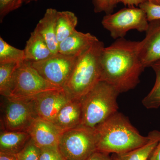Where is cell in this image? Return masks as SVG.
Segmentation results:
<instances>
[{
    "mask_svg": "<svg viewBox=\"0 0 160 160\" xmlns=\"http://www.w3.org/2000/svg\"><path fill=\"white\" fill-rule=\"evenodd\" d=\"M149 160H154V157H153V154L152 155L151 158H150Z\"/></svg>",
    "mask_w": 160,
    "mask_h": 160,
    "instance_id": "35",
    "label": "cell"
},
{
    "mask_svg": "<svg viewBox=\"0 0 160 160\" xmlns=\"http://www.w3.org/2000/svg\"><path fill=\"white\" fill-rule=\"evenodd\" d=\"M110 9L112 10L117 4L120 2V0H106Z\"/></svg>",
    "mask_w": 160,
    "mask_h": 160,
    "instance_id": "32",
    "label": "cell"
},
{
    "mask_svg": "<svg viewBox=\"0 0 160 160\" xmlns=\"http://www.w3.org/2000/svg\"><path fill=\"white\" fill-rule=\"evenodd\" d=\"M139 7L145 12L149 22L160 20V5L147 1L140 4Z\"/></svg>",
    "mask_w": 160,
    "mask_h": 160,
    "instance_id": "25",
    "label": "cell"
},
{
    "mask_svg": "<svg viewBox=\"0 0 160 160\" xmlns=\"http://www.w3.org/2000/svg\"><path fill=\"white\" fill-rule=\"evenodd\" d=\"M58 147L66 160H86L97 151L95 130L81 125L64 132Z\"/></svg>",
    "mask_w": 160,
    "mask_h": 160,
    "instance_id": "5",
    "label": "cell"
},
{
    "mask_svg": "<svg viewBox=\"0 0 160 160\" xmlns=\"http://www.w3.org/2000/svg\"><path fill=\"white\" fill-rule=\"evenodd\" d=\"M15 155L18 160H40L41 149L30 138L25 147Z\"/></svg>",
    "mask_w": 160,
    "mask_h": 160,
    "instance_id": "23",
    "label": "cell"
},
{
    "mask_svg": "<svg viewBox=\"0 0 160 160\" xmlns=\"http://www.w3.org/2000/svg\"><path fill=\"white\" fill-rule=\"evenodd\" d=\"M119 93L108 83L100 81L80 99L82 126L95 129L118 112Z\"/></svg>",
    "mask_w": 160,
    "mask_h": 160,
    "instance_id": "4",
    "label": "cell"
},
{
    "mask_svg": "<svg viewBox=\"0 0 160 160\" xmlns=\"http://www.w3.org/2000/svg\"><path fill=\"white\" fill-rule=\"evenodd\" d=\"M0 160H18L15 155L0 152Z\"/></svg>",
    "mask_w": 160,
    "mask_h": 160,
    "instance_id": "30",
    "label": "cell"
},
{
    "mask_svg": "<svg viewBox=\"0 0 160 160\" xmlns=\"http://www.w3.org/2000/svg\"><path fill=\"white\" fill-rule=\"evenodd\" d=\"M79 56L58 53L43 61L29 62L46 81L63 89Z\"/></svg>",
    "mask_w": 160,
    "mask_h": 160,
    "instance_id": "9",
    "label": "cell"
},
{
    "mask_svg": "<svg viewBox=\"0 0 160 160\" xmlns=\"http://www.w3.org/2000/svg\"><path fill=\"white\" fill-rule=\"evenodd\" d=\"M25 0H0V22L11 12L19 8Z\"/></svg>",
    "mask_w": 160,
    "mask_h": 160,
    "instance_id": "24",
    "label": "cell"
},
{
    "mask_svg": "<svg viewBox=\"0 0 160 160\" xmlns=\"http://www.w3.org/2000/svg\"><path fill=\"white\" fill-rule=\"evenodd\" d=\"M151 138L144 146L128 152L113 154V160H149L160 142V132H151Z\"/></svg>",
    "mask_w": 160,
    "mask_h": 160,
    "instance_id": "18",
    "label": "cell"
},
{
    "mask_svg": "<svg viewBox=\"0 0 160 160\" xmlns=\"http://www.w3.org/2000/svg\"><path fill=\"white\" fill-rule=\"evenodd\" d=\"M2 97L3 129L11 131H26L38 118L32 98Z\"/></svg>",
    "mask_w": 160,
    "mask_h": 160,
    "instance_id": "7",
    "label": "cell"
},
{
    "mask_svg": "<svg viewBox=\"0 0 160 160\" xmlns=\"http://www.w3.org/2000/svg\"><path fill=\"white\" fill-rule=\"evenodd\" d=\"M31 98L38 117L52 122L70 100L62 88L45 92Z\"/></svg>",
    "mask_w": 160,
    "mask_h": 160,
    "instance_id": "10",
    "label": "cell"
},
{
    "mask_svg": "<svg viewBox=\"0 0 160 160\" xmlns=\"http://www.w3.org/2000/svg\"><path fill=\"white\" fill-rule=\"evenodd\" d=\"M148 0H120V2L129 7L139 6L140 4L147 2Z\"/></svg>",
    "mask_w": 160,
    "mask_h": 160,
    "instance_id": "29",
    "label": "cell"
},
{
    "mask_svg": "<svg viewBox=\"0 0 160 160\" xmlns=\"http://www.w3.org/2000/svg\"><path fill=\"white\" fill-rule=\"evenodd\" d=\"M40 149V160H66L57 146L44 147Z\"/></svg>",
    "mask_w": 160,
    "mask_h": 160,
    "instance_id": "26",
    "label": "cell"
},
{
    "mask_svg": "<svg viewBox=\"0 0 160 160\" xmlns=\"http://www.w3.org/2000/svg\"><path fill=\"white\" fill-rule=\"evenodd\" d=\"M30 139V136L27 132L3 130L0 134V152L17 154L25 147Z\"/></svg>",
    "mask_w": 160,
    "mask_h": 160,
    "instance_id": "17",
    "label": "cell"
},
{
    "mask_svg": "<svg viewBox=\"0 0 160 160\" xmlns=\"http://www.w3.org/2000/svg\"><path fill=\"white\" fill-rule=\"evenodd\" d=\"M38 1V0H25V3H26V4H28V3L30 2H32V1Z\"/></svg>",
    "mask_w": 160,
    "mask_h": 160,
    "instance_id": "34",
    "label": "cell"
},
{
    "mask_svg": "<svg viewBox=\"0 0 160 160\" xmlns=\"http://www.w3.org/2000/svg\"><path fill=\"white\" fill-rule=\"evenodd\" d=\"M159 21H160V20H159Z\"/></svg>",
    "mask_w": 160,
    "mask_h": 160,
    "instance_id": "37",
    "label": "cell"
},
{
    "mask_svg": "<svg viewBox=\"0 0 160 160\" xmlns=\"http://www.w3.org/2000/svg\"><path fill=\"white\" fill-rule=\"evenodd\" d=\"M59 89L62 88L46 81L29 62L25 61L16 70L9 97L31 98L45 92Z\"/></svg>",
    "mask_w": 160,
    "mask_h": 160,
    "instance_id": "6",
    "label": "cell"
},
{
    "mask_svg": "<svg viewBox=\"0 0 160 160\" xmlns=\"http://www.w3.org/2000/svg\"><path fill=\"white\" fill-rule=\"evenodd\" d=\"M154 64H155V65H160V61H158L157 62L154 63Z\"/></svg>",
    "mask_w": 160,
    "mask_h": 160,
    "instance_id": "36",
    "label": "cell"
},
{
    "mask_svg": "<svg viewBox=\"0 0 160 160\" xmlns=\"http://www.w3.org/2000/svg\"><path fill=\"white\" fill-rule=\"evenodd\" d=\"M140 42L121 38L104 47L100 57V81L108 83L120 93L134 89L145 69L139 57Z\"/></svg>",
    "mask_w": 160,
    "mask_h": 160,
    "instance_id": "1",
    "label": "cell"
},
{
    "mask_svg": "<svg viewBox=\"0 0 160 160\" xmlns=\"http://www.w3.org/2000/svg\"><path fill=\"white\" fill-rule=\"evenodd\" d=\"M105 29L110 32L112 38L115 39L124 38L132 29L140 32H146L149 23L142 9L130 7L121 9L113 14L105 16L102 21Z\"/></svg>",
    "mask_w": 160,
    "mask_h": 160,
    "instance_id": "8",
    "label": "cell"
},
{
    "mask_svg": "<svg viewBox=\"0 0 160 160\" xmlns=\"http://www.w3.org/2000/svg\"><path fill=\"white\" fill-rule=\"evenodd\" d=\"M24 50L26 62H39L54 55L42 36L35 30L31 32Z\"/></svg>",
    "mask_w": 160,
    "mask_h": 160,
    "instance_id": "16",
    "label": "cell"
},
{
    "mask_svg": "<svg viewBox=\"0 0 160 160\" xmlns=\"http://www.w3.org/2000/svg\"><path fill=\"white\" fill-rule=\"evenodd\" d=\"M152 154L154 157V160H160V142L153 152Z\"/></svg>",
    "mask_w": 160,
    "mask_h": 160,
    "instance_id": "31",
    "label": "cell"
},
{
    "mask_svg": "<svg viewBox=\"0 0 160 160\" xmlns=\"http://www.w3.org/2000/svg\"><path fill=\"white\" fill-rule=\"evenodd\" d=\"M148 2L154 3V4L160 5V0H148Z\"/></svg>",
    "mask_w": 160,
    "mask_h": 160,
    "instance_id": "33",
    "label": "cell"
},
{
    "mask_svg": "<svg viewBox=\"0 0 160 160\" xmlns=\"http://www.w3.org/2000/svg\"><path fill=\"white\" fill-rule=\"evenodd\" d=\"M58 11L56 9L52 8L47 9L44 16L40 20L34 29L42 36L54 55L58 53L59 45L56 32Z\"/></svg>",
    "mask_w": 160,
    "mask_h": 160,
    "instance_id": "15",
    "label": "cell"
},
{
    "mask_svg": "<svg viewBox=\"0 0 160 160\" xmlns=\"http://www.w3.org/2000/svg\"><path fill=\"white\" fill-rule=\"evenodd\" d=\"M156 73L155 82L149 94L143 99V106L148 109H157L160 106V65L151 66Z\"/></svg>",
    "mask_w": 160,
    "mask_h": 160,
    "instance_id": "22",
    "label": "cell"
},
{
    "mask_svg": "<svg viewBox=\"0 0 160 160\" xmlns=\"http://www.w3.org/2000/svg\"><path fill=\"white\" fill-rule=\"evenodd\" d=\"M98 40L91 33H83L76 30L59 43L58 53L65 55H80Z\"/></svg>",
    "mask_w": 160,
    "mask_h": 160,
    "instance_id": "14",
    "label": "cell"
},
{
    "mask_svg": "<svg viewBox=\"0 0 160 160\" xmlns=\"http://www.w3.org/2000/svg\"><path fill=\"white\" fill-rule=\"evenodd\" d=\"M26 61L25 52L8 44L0 37V63H22Z\"/></svg>",
    "mask_w": 160,
    "mask_h": 160,
    "instance_id": "21",
    "label": "cell"
},
{
    "mask_svg": "<svg viewBox=\"0 0 160 160\" xmlns=\"http://www.w3.org/2000/svg\"><path fill=\"white\" fill-rule=\"evenodd\" d=\"M52 122L62 132L82 125V108L80 100H69L61 109Z\"/></svg>",
    "mask_w": 160,
    "mask_h": 160,
    "instance_id": "13",
    "label": "cell"
},
{
    "mask_svg": "<svg viewBox=\"0 0 160 160\" xmlns=\"http://www.w3.org/2000/svg\"><path fill=\"white\" fill-rule=\"evenodd\" d=\"M21 63H0V93L2 96L7 97L10 95L15 72Z\"/></svg>",
    "mask_w": 160,
    "mask_h": 160,
    "instance_id": "20",
    "label": "cell"
},
{
    "mask_svg": "<svg viewBox=\"0 0 160 160\" xmlns=\"http://www.w3.org/2000/svg\"><path fill=\"white\" fill-rule=\"evenodd\" d=\"M26 132L40 148L58 146L62 133L53 123L39 118L34 120Z\"/></svg>",
    "mask_w": 160,
    "mask_h": 160,
    "instance_id": "12",
    "label": "cell"
},
{
    "mask_svg": "<svg viewBox=\"0 0 160 160\" xmlns=\"http://www.w3.org/2000/svg\"><path fill=\"white\" fill-rule=\"evenodd\" d=\"M139 57L144 69L160 60V22L149 23L146 37L140 42Z\"/></svg>",
    "mask_w": 160,
    "mask_h": 160,
    "instance_id": "11",
    "label": "cell"
},
{
    "mask_svg": "<svg viewBox=\"0 0 160 160\" xmlns=\"http://www.w3.org/2000/svg\"><path fill=\"white\" fill-rule=\"evenodd\" d=\"M86 160H113L109 154L97 151L90 156Z\"/></svg>",
    "mask_w": 160,
    "mask_h": 160,
    "instance_id": "28",
    "label": "cell"
},
{
    "mask_svg": "<svg viewBox=\"0 0 160 160\" xmlns=\"http://www.w3.org/2000/svg\"><path fill=\"white\" fill-rule=\"evenodd\" d=\"M78 18L69 11H58L56 19L57 37L59 43L69 36L76 29Z\"/></svg>",
    "mask_w": 160,
    "mask_h": 160,
    "instance_id": "19",
    "label": "cell"
},
{
    "mask_svg": "<svg viewBox=\"0 0 160 160\" xmlns=\"http://www.w3.org/2000/svg\"><path fill=\"white\" fill-rule=\"evenodd\" d=\"M104 47L98 40L78 58L63 88L70 99H81L100 81V57Z\"/></svg>",
    "mask_w": 160,
    "mask_h": 160,
    "instance_id": "3",
    "label": "cell"
},
{
    "mask_svg": "<svg viewBox=\"0 0 160 160\" xmlns=\"http://www.w3.org/2000/svg\"><path fill=\"white\" fill-rule=\"evenodd\" d=\"M94 6V11L95 12H105L108 13L112 10L107 3L106 0H92Z\"/></svg>",
    "mask_w": 160,
    "mask_h": 160,
    "instance_id": "27",
    "label": "cell"
},
{
    "mask_svg": "<svg viewBox=\"0 0 160 160\" xmlns=\"http://www.w3.org/2000/svg\"><path fill=\"white\" fill-rule=\"evenodd\" d=\"M97 151L109 154H120L145 145L151 138L140 134L128 118L117 112L95 129Z\"/></svg>",
    "mask_w": 160,
    "mask_h": 160,
    "instance_id": "2",
    "label": "cell"
}]
</instances>
